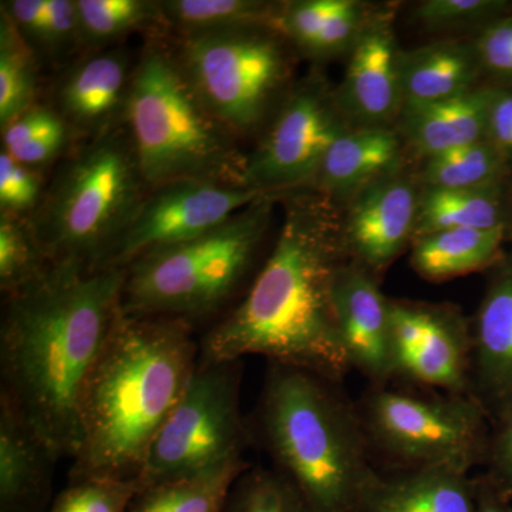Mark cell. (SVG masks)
Instances as JSON below:
<instances>
[{
	"mask_svg": "<svg viewBox=\"0 0 512 512\" xmlns=\"http://www.w3.org/2000/svg\"><path fill=\"white\" fill-rule=\"evenodd\" d=\"M222 512H312L281 473L249 467L229 493Z\"/></svg>",
	"mask_w": 512,
	"mask_h": 512,
	"instance_id": "d6a6232c",
	"label": "cell"
},
{
	"mask_svg": "<svg viewBox=\"0 0 512 512\" xmlns=\"http://www.w3.org/2000/svg\"><path fill=\"white\" fill-rule=\"evenodd\" d=\"M241 379L242 360H198L183 397L148 451L140 488L242 458L249 433L239 404Z\"/></svg>",
	"mask_w": 512,
	"mask_h": 512,
	"instance_id": "30bf717a",
	"label": "cell"
},
{
	"mask_svg": "<svg viewBox=\"0 0 512 512\" xmlns=\"http://www.w3.org/2000/svg\"><path fill=\"white\" fill-rule=\"evenodd\" d=\"M80 40L104 46L133 30L161 20L160 3L153 0H76Z\"/></svg>",
	"mask_w": 512,
	"mask_h": 512,
	"instance_id": "f546056e",
	"label": "cell"
},
{
	"mask_svg": "<svg viewBox=\"0 0 512 512\" xmlns=\"http://www.w3.org/2000/svg\"><path fill=\"white\" fill-rule=\"evenodd\" d=\"M50 264L29 221L0 215V288L6 296L35 281Z\"/></svg>",
	"mask_w": 512,
	"mask_h": 512,
	"instance_id": "4dcf8cb0",
	"label": "cell"
},
{
	"mask_svg": "<svg viewBox=\"0 0 512 512\" xmlns=\"http://www.w3.org/2000/svg\"><path fill=\"white\" fill-rule=\"evenodd\" d=\"M259 427L275 470L312 512H365L377 471L356 404L325 377L269 363Z\"/></svg>",
	"mask_w": 512,
	"mask_h": 512,
	"instance_id": "277c9868",
	"label": "cell"
},
{
	"mask_svg": "<svg viewBox=\"0 0 512 512\" xmlns=\"http://www.w3.org/2000/svg\"><path fill=\"white\" fill-rule=\"evenodd\" d=\"M493 86L434 103L403 104L394 130L409 160L416 163L454 148L487 140L488 109Z\"/></svg>",
	"mask_w": 512,
	"mask_h": 512,
	"instance_id": "44dd1931",
	"label": "cell"
},
{
	"mask_svg": "<svg viewBox=\"0 0 512 512\" xmlns=\"http://www.w3.org/2000/svg\"><path fill=\"white\" fill-rule=\"evenodd\" d=\"M512 181L460 190L421 187L414 238L450 228L508 227Z\"/></svg>",
	"mask_w": 512,
	"mask_h": 512,
	"instance_id": "d4e9b609",
	"label": "cell"
},
{
	"mask_svg": "<svg viewBox=\"0 0 512 512\" xmlns=\"http://www.w3.org/2000/svg\"><path fill=\"white\" fill-rule=\"evenodd\" d=\"M292 49L271 25L180 35L185 79L235 137L261 134L293 87Z\"/></svg>",
	"mask_w": 512,
	"mask_h": 512,
	"instance_id": "ba28073f",
	"label": "cell"
},
{
	"mask_svg": "<svg viewBox=\"0 0 512 512\" xmlns=\"http://www.w3.org/2000/svg\"><path fill=\"white\" fill-rule=\"evenodd\" d=\"M126 130L148 190L187 180L245 187L237 137L202 104L171 50L150 46L134 67Z\"/></svg>",
	"mask_w": 512,
	"mask_h": 512,
	"instance_id": "5b68a950",
	"label": "cell"
},
{
	"mask_svg": "<svg viewBox=\"0 0 512 512\" xmlns=\"http://www.w3.org/2000/svg\"><path fill=\"white\" fill-rule=\"evenodd\" d=\"M365 512H476L474 477L448 468L376 473Z\"/></svg>",
	"mask_w": 512,
	"mask_h": 512,
	"instance_id": "603a6c76",
	"label": "cell"
},
{
	"mask_svg": "<svg viewBox=\"0 0 512 512\" xmlns=\"http://www.w3.org/2000/svg\"><path fill=\"white\" fill-rule=\"evenodd\" d=\"M380 279L348 261L339 269L333 286L340 338L352 370L362 373L372 386L394 379L390 299Z\"/></svg>",
	"mask_w": 512,
	"mask_h": 512,
	"instance_id": "2e32d148",
	"label": "cell"
},
{
	"mask_svg": "<svg viewBox=\"0 0 512 512\" xmlns=\"http://www.w3.org/2000/svg\"><path fill=\"white\" fill-rule=\"evenodd\" d=\"M147 192L127 130L117 128L60 168L29 224L50 261L104 268Z\"/></svg>",
	"mask_w": 512,
	"mask_h": 512,
	"instance_id": "52a82bcc",
	"label": "cell"
},
{
	"mask_svg": "<svg viewBox=\"0 0 512 512\" xmlns=\"http://www.w3.org/2000/svg\"><path fill=\"white\" fill-rule=\"evenodd\" d=\"M279 195L266 194L220 227L141 255L126 266L121 309L137 318L194 319L221 309L244 284Z\"/></svg>",
	"mask_w": 512,
	"mask_h": 512,
	"instance_id": "8992f818",
	"label": "cell"
},
{
	"mask_svg": "<svg viewBox=\"0 0 512 512\" xmlns=\"http://www.w3.org/2000/svg\"><path fill=\"white\" fill-rule=\"evenodd\" d=\"M484 476L512 503V402L491 423Z\"/></svg>",
	"mask_w": 512,
	"mask_h": 512,
	"instance_id": "8d00e7d4",
	"label": "cell"
},
{
	"mask_svg": "<svg viewBox=\"0 0 512 512\" xmlns=\"http://www.w3.org/2000/svg\"><path fill=\"white\" fill-rule=\"evenodd\" d=\"M420 192L416 173L407 168L370 185L339 207L349 261L380 279L412 247Z\"/></svg>",
	"mask_w": 512,
	"mask_h": 512,
	"instance_id": "5bb4252c",
	"label": "cell"
},
{
	"mask_svg": "<svg viewBox=\"0 0 512 512\" xmlns=\"http://www.w3.org/2000/svg\"><path fill=\"white\" fill-rule=\"evenodd\" d=\"M471 323V390L491 423L512 402V252L494 265Z\"/></svg>",
	"mask_w": 512,
	"mask_h": 512,
	"instance_id": "e0dca14e",
	"label": "cell"
},
{
	"mask_svg": "<svg viewBox=\"0 0 512 512\" xmlns=\"http://www.w3.org/2000/svg\"><path fill=\"white\" fill-rule=\"evenodd\" d=\"M407 163L394 127L350 128L330 147L308 190L342 207L370 185L407 170Z\"/></svg>",
	"mask_w": 512,
	"mask_h": 512,
	"instance_id": "ffe728a7",
	"label": "cell"
},
{
	"mask_svg": "<svg viewBox=\"0 0 512 512\" xmlns=\"http://www.w3.org/2000/svg\"><path fill=\"white\" fill-rule=\"evenodd\" d=\"M264 195L247 187L197 180L148 190L104 268L124 269L154 249L200 237Z\"/></svg>",
	"mask_w": 512,
	"mask_h": 512,
	"instance_id": "7c38bea8",
	"label": "cell"
},
{
	"mask_svg": "<svg viewBox=\"0 0 512 512\" xmlns=\"http://www.w3.org/2000/svg\"><path fill=\"white\" fill-rule=\"evenodd\" d=\"M36 63L30 45L5 13L0 18V124L35 106Z\"/></svg>",
	"mask_w": 512,
	"mask_h": 512,
	"instance_id": "f1b7e54d",
	"label": "cell"
},
{
	"mask_svg": "<svg viewBox=\"0 0 512 512\" xmlns=\"http://www.w3.org/2000/svg\"><path fill=\"white\" fill-rule=\"evenodd\" d=\"M161 20L180 35L274 23L278 2L262 0H163ZM274 28V26H272Z\"/></svg>",
	"mask_w": 512,
	"mask_h": 512,
	"instance_id": "83f0119b",
	"label": "cell"
},
{
	"mask_svg": "<svg viewBox=\"0 0 512 512\" xmlns=\"http://www.w3.org/2000/svg\"><path fill=\"white\" fill-rule=\"evenodd\" d=\"M42 178L35 168L18 163L6 151L0 153V210L23 218L42 202Z\"/></svg>",
	"mask_w": 512,
	"mask_h": 512,
	"instance_id": "e575fe53",
	"label": "cell"
},
{
	"mask_svg": "<svg viewBox=\"0 0 512 512\" xmlns=\"http://www.w3.org/2000/svg\"><path fill=\"white\" fill-rule=\"evenodd\" d=\"M476 512H512V503L504 497L487 477H474Z\"/></svg>",
	"mask_w": 512,
	"mask_h": 512,
	"instance_id": "60d3db41",
	"label": "cell"
},
{
	"mask_svg": "<svg viewBox=\"0 0 512 512\" xmlns=\"http://www.w3.org/2000/svg\"><path fill=\"white\" fill-rule=\"evenodd\" d=\"M399 72L403 104L454 99L487 84L473 37H447L402 49Z\"/></svg>",
	"mask_w": 512,
	"mask_h": 512,
	"instance_id": "7402d4cb",
	"label": "cell"
},
{
	"mask_svg": "<svg viewBox=\"0 0 512 512\" xmlns=\"http://www.w3.org/2000/svg\"><path fill=\"white\" fill-rule=\"evenodd\" d=\"M76 42H82L76 0H49L40 47L52 53L66 52Z\"/></svg>",
	"mask_w": 512,
	"mask_h": 512,
	"instance_id": "74e56055",
	"label": "cell"
},
{
	"mask_svg": "<svg viewBox=\"0 0 512 512\" xmlns=\"http://www.w3.org/2000/svg\"><path fill=\"white\" fill-rule=\"evenodd\" d=\"M126 269L52 262L6 296L0 326L2 393L57 458L80 447V404L121 313Z\"/></svg>",
	"mask_w": 512,
	"mask_h": 512,
	"instance_id": "6da1fadb",
	"label": "cell"
},
{
	"mask_svg": "<svg viewBox=\"0 0 512 512\" xmlns=\"http://www.w3.org/2000/svg\"><path fill=\"white\" fill-rule=\"evenodd\" d=\"M133 70L120 50L96 53L74 64L59 84L57 111L72 131L90 138L126 124Z\"/></svg>",
	"mask_w": 512,
	"mask_h": 512,
	"instance_id": "ac0fdd59",
	"label": "cell"
},
{
	"mask_svg": "<svg viewBox=\"0 0 512 512\" xmlns=\"http://www.w3.org/2000/svg\"><path fill=\"white\" fill-rule=\"evenodd\" d=\"M350 128L336 87L322 73H309L259 134L247 156L245 187L272 195L308 190L330 147Z\"/></svg>",
	"mask_w": 512,
	"mask_h": 512,
	"instance_id": "8fae6325",
	"label": "cell"
},
{
	"mask_svg": "<svg viewBox=\"0 0 512 512\" xmlns=\"http://www.w3.org/2000/svg\"><path fill=\"white\" fill-rule=\"evenodd\" d=\"M507 241H510L512 244V214H511V220L508 222L507 227Z\"/></svg>",
	"mask_w": 512,
	"mask_h": 512,
	"instance_id": "b9f144b4",
	"label": "cell"
},
{
	"mask_svg": "<svg viewBox=\"0 0 512 512\" xmlns=\"http://www.w3.org/2000/svg\"><path fill=\"white\" fill-rule=\"evenodd\" d=\"M394 377L448 394L471 390V323L450 303L390 299Z\"/></svg>",
	"mask_w": 512,
	"mask_h": 512,
	"instance_id": "4fadbf2b",
	"label": "cell"
},
{
	"mask_svg": "<svg viewBox=\"0 0 512 512\" xmlns=\"http://www.w3.org/2000/svg\"><path fill=\"white\" fill-rule=\"evenodd\" d=\"M512 13L504 0H424L410 13L417 29L429 35L480 32L485 26Z\"/></svg>",
	"mask_w": 512,
	"mask_h": 512,
	"instance_id": "1f68e13d",
	"label": "cell"
},
{
	"mask_svg": "<svg viewBox=\"0 0 512 512\" xmlns=\"http://www.w3.org/2000/svg\"><path fill=\"white\" fill-rule=\"evenodd\" d=\"M279 198L285 215L275 247L244 299L204 336L200 359L264 356L342 383L352 366L333 303L336 275L349 261L340 208L312 190Z\"/></svg>",
	"mask_w": 512,
	"mask_h": 512,
	"instance_id": "7a4b0ae2",
	"label": "cell"
},
{
	"mask_svg": "<svg viewBox=\"0 0 512 512\" xmlns=\"http://www.w3.org/2000/svg\"><path fill=\"white\" fill-rule=\"evenodd\" d=\"M59 460L18 407L0 393V512H45Z\"/></svg>",
	"mask_w": 512,
	"mask_h": 512,
	"instance_id": "d6986e66",
	"label": "cell"
},
{
	"mask_svg": "<svg viewBox=\"0 0 512 512\" xmlns=\"http://www.w3.org/2000/svg\"><path fill=\"white\" fill-rule=\"evenodd\" d=\"M487 140L512 167V87L493 86L488 109Z\"/></svg>",
	"mask_w": 512,
	"mask_h": 512,
	"instance_id": "f35d334b",
	"label": "cell"
},
{
	"mask_svg": "<svg viewBox=\"0 0 512 512\" xmlns=\"http://www.w3.org/2000/svg\"><path fill=\"white\" fill-rule=\"evenodd\" d=\"M49 0H10L2 2V13L8 16L12 25L26 42L42 43L47 20Z\"/></svg>",
	"mask_w": 512,
	"mask_h": 512,
	"instance_id": "ab89813d",
	"label": "cell"
},
{
	"mask_svg": "<svg viewBox=\"0 0 512 512\" xmlns=\"http://www.w3.org/2000/svg\"><path fill=\"white\" fill-rule=\"evenodd\" d=\"M473 40L485 83L512 87V13L485 26Z\"/></svg>",
	"mask_w": 512,
	"mask_h": 512,
	"instance_id": "d590c367",
	"label": "cell"
},
{
	"mask_svg": "<svg viewBox=\"0 0 512 512\" xmlns=\"http://www.w3.org/2000/svg\"><path fill=\"white\" fill-rule=\"evenodd\" d=\"M248 468L239 458L194 476L146 485L134 495L128 512H222Z\"/></svg>",
	"mask_w": 512,
	"mask_h": 512,
	"instance_id": "484cf974",
	"label": "cell"
},
{
	"mask_svg": "<svg viewBox=\"0 0 512 512\" xmlns=\"http://www.w3.org/2000/svg\"><path fill=\"white\" fill-rule=\"evenodd\" d=\"M191 326L183 319L121 313L84 389L82 439L69 480L138 481L200 360Z\"/></svg>",
	"mask_w": 512,
	"mask_h": 512,
	"instance_id": "3957f363",
	"label": "cell"
},
{
	"mask_svg": "<svg viewBox=\"0 0 512 512\" xmlns=\"http://www.w3.org/2000/svg\"><path fill=\"white\" fill-rule=\"evenodd\" d=\"M394 6H379L348 56L336 97L352 128L394 127L403 107Z\"/></svg>",
	"mask_w": 512,
	"mask_h": 512,
	"instance_id": "9a60e30c",
	"label": "cell"
},
{
	"mask_svg": "<svg viewBox=\"0 0 512 512\" xmlns=\"http://www.w3.org/2000/svg\"><path fill=\"white\" fill-rule=\"evenodd\" d=\"M356 406L370 450L390 461L392 471L470 474L485 464L491 420L468 394L427 396L372 386Z\"/></svg>",
	"mask_w": 512,
	"mask_h": 512,
	"instance_id": "9c48e42d",
	"label": "cell"
},
{
	"mask_svg": "<svg viewBox=\"0 0 512 512\" xmlns=\"http://www.w3.org/2000/svg\"><path fill=\"white\" fill-rule=\"evenodd\" d=\"M507 227L494 229L450 228L413 239L410 264L429 282L493 268L504 258Z\"/></svg>",
	"mask_w": 512,
	"mask_h": 512,
	"instance_id": "cb8c5ba5",
	"label": "cell"
},
{
	"mask_svg": "<svg viewBox=\"0 0 512 512\" xmlns=\"http://www.w3.org/2000/svg\"><path fill=\"white\" fill-rule=\"evenodd\" d=\"M512 167L488 140L454 148L417 165L424 188L460 190L500 183L511 178Z\"/></svg>",
	"mask_w": 512,
	"mask_h": 512,
	"instance_id": "4316f807",
	"label": "cell"
},
{
	"mask_svg": "<svg viewBox=\"0 0 512 512\" xmlns=\"http://www.w3.org/2000/svg\"><path fill=\"white\" fill-rule=\"evenodd\" d=\"M138 481L107 477L70 480L45 512H128Z\"/></svg>",
	"mask_w": 512,
	"mask_h": 512,
	"instance_id": "836d02e7",
	"label": "cell"
}]
</instances>
